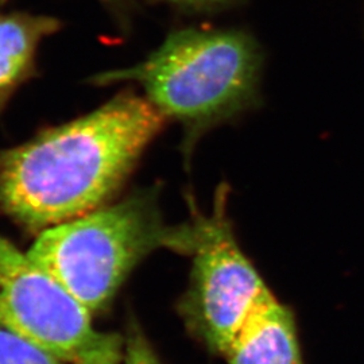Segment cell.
<instances>
[{"mask_svg":"<svg viewBox=\"0 0 364 364\" xmlns=\"http://www.w3.org/2000/svg\"><path fill=\"white\" fill-rule=\"evenodd\" d=\"M165 117L132 91L0 156V207L30 231L105 205L162 130Z\"/></svg>","mask_w":364,"mask_h":364,"instance_id":"1","label":"cell"},{"mask_svg":"<svg viewBox=\"0 0 364 364\" xmlns=\"http://www.w3.org/2000/svg\"><path fill=\"white\" fill-rule=\"evenodd\" d=\"M262 61L258 43L243 30L186 27L171 31L144 61L92 82L142 87L165 119L181 123L189 150L203 132L255 105Z\"/></svg>","mask_w":364,"mask_h":364,"instance_id":"2","label":"cell"},{"mask_svg":"<svg viewBox=\"0 0 364 364\" xmlns=\"http://www.w3.org/2000/svg\"><path fill=\"white\" fill-rule=\"evenodd\" d=\"M200 216L168 224L156 195L142 192L41 231L27 257L90 309H105L131 270L156 250L192 255Z\"/></svg>","mask_w":364,"mask_h":364,"instance_id":"3","label":"cell"},{"mask_svg":"<svg viewBox=\"0 0 364 364\" xmlns=\"http://www.w3.org/2000/svg\"><path fill=\"white\" fill-rule=\"evenodd\" d=\"M0 328L63 363L123 364L124 338L97 331L90 309L3 236Z\"/></svg>","mask_w":364,"mask_h":364,"instance_id":"4","label":"cell"},{"mask_svg":"<svg viewBox=\"0 0 364 364\" xmlns=\"http://www.w3.org/2000/svg\"><path fill=\"white\" fill-rule=\"evenodd\" d=\"M189 287L180 311L191 332L223 355L248 316L272 294L239 247L225 216L224 193L212 216L200 215Z\"/></svg>","mask_w":364,"mask_h":364,"instance_id":"5","label":"cell"},{"mask_svg":"<svg viewBox=\"0 0 364 364\" xmlns=\"http://www.w3.org/2000/svg\"><path fill=\"white\" fill-rule=\"evenodd\" d=\"M227 364H304L293 313L267 296L223 352Z\"/></svg>","mask_w":364,"mask_h":364,"instance_id":"6","label":"cell"},{"mask_svg":"<svg viewBox=\"0 0 364 364\" xmlns=\"http://www.w3.org/2000/svg\"><path fill=\"white\" fill-rule=\"evenodd\" d=\"M60 26V21L50 16L0 14V111L36 73L39 43Z\"/></svg>","mask_w":364,"mask_h":364,"instance_id":"7","label":"cell"},{"mask_svg":"<svg viewBox=\"0 0 364 364\" xmlns=\"http://www.w3.org/2000/svg\"><path fill=\"white\" fill-rule=\"evenodd\" d=\"M0 364H65L7 329L0 328Z\"/></svg>","mask_w":364,"mask_h":364,"instance_id":"8","label":"cell"},{"mask_svg":"<svg viewBox=\"0 0 364 364\" xmlns=\"http://www.w3.org/2000/svg\"><path fill=\"white\" fill-rule=\"evenodd\" d=\"M123 364H162L144 331L135 321L129 324L124 336Z\"/></svg>","mask_w":364,"mask_h":364,"instance_id":"9","label":"cell"},{"mask_svg":"<svg viewBox=\"0 0 364 364\" xmlns=\"http://www.w3.org/2000/svg\"><path fill=\"white\" fill-rule=\"evenodd\" d=\"M182 4H192V6H210V4H221L231 0H170Z\"/></svg>","mask_w":364,"mask_h":364,"instance_id":"10","label":"cell"}]
</instances>
